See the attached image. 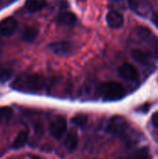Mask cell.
<instances>
[{
  "mask_svg": "<svg viewBox=\"0 0 158 159\" xmlns=\"http://www.w3.org/2000/svg\"><path fill=\"white\" fill-rule=\"evenodd\" d=\"M13 115L12 108L8 106H2L0 107V124L7 122Z\"/></svg>",
  "mask_w": 158,
  "mask_h": 159,
  "instance_id": "cell-19",
  "label": "cell"
},
{
  "mask_svg": "<svg viewBox=\"0 0 158 159\" xmlns=\"http://www.w3.org/2000/svg\"><path fill=\"white\" fill-rule=\"evenodd\" d=\"M151 121H152V124H153V126L158 129V111L157 112H156V113H155V114L152 116Z\"/></svg>",
  "mask_w": 158,
  "mask_h": 159,
  "instance_id": "cell-21",
  "label": "cell"
},
{
  "mask_svg": "<svg viewBox=\"0 0 158 159\" xmlns=\"http://www.w3.org/2000/svg\"><path fill=\"white\" fill-rule=\"evenodd\" d=\"M106 21L110 28L119 29L124 25V17L117 10H110L106 16Z\"/></svg>",
  "mask_w": 158,
  "mask_h": 159,
  "instance_id": "cell-10",
  "label": "cell"
},
{
  "mask_svg": "<svg viewBox=\"0 0 158 159\" xmlns=\"http://www.w3.org/2000/svg\"><path fill=\"white\" fill-rule=\"evenodd\" d=\"M77 145H78V136H77V133L75 131H70L66 135L65 140H64V146H65V148L68 151L73 152V151H74L77 148Z\"/></svg>",
  "mask_w": 158,
  "mask_h": 159,
  "instance_id": "cell-14",
  "label": "cell"
},
{
  "mask_svg": "<svg viewBox=\"0 0 158 159\" xmlns=\"http://www.w3.org/2000/svg\"><path fill=\"white\" fill-rule=\"evenodd\" d=\"M38 34V30L37 28L35 27H33V26H27L24 28L22 34H21V36H22V39L26 42H33L36 36Z\"/></svg>",
  "mask_w": 158,
  "mask_h": 159,
  "instance_id": "cell-16",
  "label": "cell"
},
{
  "mask_svg": "<svg viewBox=\"0 0 158 159\" xmlns=\"http://www.w3.org/2000/svg\"><path fill=\"white\" fill-rule=\"evenodd\" d=\"M119 75L128 81H137L139 79V72L131 63H123L118 69Z\"/></svg>",
  "mask_w": 158,
  "mask_h": 159,
  "instance_id": "cell-7",
  "label": "cell"
},
{
  "mask_svg": "<svg viewBox=\"0 0 158 159\" xmlns=\"http://www.w3.org/2000/svg\"><path fill=\"white\" fill-rule=\"evenodd\" d=\"M152 21H153V23L158 28V13H155L152 16Z\"/></svg>",
  "mask_w": 158,
  "mask_h": 159,
  "instance_id": "cell-22",
  "label": "cell"
},
{
  "mask_svg": "<svg viewBox=\"0 0 158 159\" xmlns=\"http://www.w3.org/2000/svg\"><path fill=\"white\" fill-rule=\"evenodd\" d=\"M46 79L37 74H21L11 83L10 87L16 91L22 93L37 94L46 89Z\"/></svg>",
  "mask_w": 158,
  "mask_h": 159,
  "instance_id": "cell-1",
  "label": "cell"
},
{
  "mask_svg": "<svg viewBox=\"0 0 158 159\" xmlns=\"http://www.w3.org/2000/svg\"><path fill=\"white\" fill-rule=\"evenodd\" d=\"M124 159H153L151 153L149 151L148 148L143 147L136 152H134L133 154L129 155V157H125Z\"/></svg>",
  "mask_w": 158,
  "mask_h": 159,
  "instance_id": "cell-17",
  "label": "cell"
},
{
  "mask_svg": "<svg viewBox=\"0 0 158 159\" xmlns=\"http://www.w3.org/2000/svg\"><path fill=\"white\" fill-rule=\"evenodd\" d=\"M98 92L101 98L106 102H115L123 99L126 95V90L122 84L116 81L103 82L99 86Z\"/></svg>",
  "mask_w": 158,
  "mask_h": 159,
  "instance_id": "cell-3",
  "label": "cell"
},
{
  "mask_svg": "<svg viewBox=\"0 0 158 159\" xmlns=\"http://www.w3.org/2000/svg\"><path fill=\"white\" fill-rule=\"evenodd\" d=\"M18 27V21L14 18H6L0 21V35L9 36L13 34Z\"/></svg>",
  "mask_w": 158,
  "mask_h": 159,
  "instance_id": "cell-9",
  "label": "cell"
},
{
  "mask_svg": "<svg viewBox=\"0 0 158 159\" xmlns=\"http://www.w3.org/2000/svg\"><path fill=\"white\" fill-rule=\"evenodd\" d=\"M8 2H10V3H12V2H14V1H17V0H7Z\"/></svg>",
  "mask_w": 158,
  "mask_h": 159,
  "instance_id": "cell-23",
  "label": "cell"
},
{
  "mask_svg": "<svg viewBox=\"0 0 158 159\" xmlns=\"http://www.w3.org/2000/svg\"><path fill=\"white\" fill-rule=\"evenodd\" d=\"M129 128L128 120L121 116H115L110 118L106 126V131L114 136H123Z\"/></svg>",
  "mask_w": 158,
  "mask_h": 159,
  "instance_id": "cell-4",
  "label": "cell"
},
{
  "mask_svg": "<svg viewBox=\"0 0 158 159\" xmlns=\"http://www.w3.org/2000/svg\"><path fill=\"white\" fill-rule=\"evenodd\" d=\"M50 50L56 55H69L74 51V45L68 41H58L49 45Z\"/></svg>",
  "mask_w": 158,
  "mask_h": 159,
  "instance_id": "cell-8",
  "label": "cell"
},
{
  "mask_svg": "<svg viewBox=\"0 0 158 159\" xmlns=\"http://www.w3.org/2000/svg\"><path fill=\"white\" fill-rule=\"evenodd\" d=\"M130 8L141 17H147L152 10L149 0H128Z\"/></svg>",
  "mask_w": 158,
  "mask_h": 159,
  "instance_id": "cell-6",
  "label": "cell"
},
{
  "mask_svg": "<svg viewBox=\"0 0 158 159\" xmlns=\"http://www.w3.org/2000/svg\"><path fill=\"white\" fill-rule=\"evenodd\" d=\"M47 5L46 0H26L24 4V7L28 12L34 13L40 11Z\"/></svg>",
  "mask_w": 158,
  "mask_h": 159,
  "instance_id": "cell-13",
  "label": "cell"
},
{
  "mask_svg": "<svg viewBox=\"0 0 158 159\" xmlns=\"http://www.w3.org/2000/svg\"><path fill=\"white\" fill-rule=\"evenodd\" d=\"M133 36L135 40H138L142 43V45L146 46L147 48L145 50L149 51L154 58L158 60V37L149 28L144 26L135 28Z\"/></svg>",
  "mask_w": 158,
  "mask_h": 159,
  "instance_id": "cell-2",
  "label": "cell"
},
{
  "mask_svg": "<svg viewBox=\"0 0 158 159\" xmlns=\"http://www.w3.org/2000/svg\"><path fill=\"white\" fill-rule=\"evenodd\" d=\"M73 124L79 128H84L88 123V116L86 115H76L72 118Z\"/></svg>",
  "mask_w": 158,
  "mask_h": 159,
  "instance_id": "cell-20",
  "label": "cell"
},
{
  "mask_svg": "<svg viewBox=\"0 0 158 159\" xmlns=\"http://www.w3.org/2000/svg\"><path fill=\"white\" fill-rule=\"evenodd\" d=\"M28 136H29V132L27 130H21L19 132V134L17 135V137L15 138V140L12 143V148L15 150L18 149H21L22 147H24V145L27 143L28 140Z\"/></svg>",
  "mask_w": 158,
  "mask_h": 159,
  "instance_id": "cell-15",
  "label": "cell"
},
{
  "mask_svg": "<svg viewBox=\"0 0 158 159\" xmlns=\"http://www.w3.org/2000/svg\"><path fill=\"white\" fill-rule=\"evenodd\" d=\"M13 75V71L10 67L0 63V82L4 83L7 81Z\"/></svg>",
  "mask_w": 158,
  "mask_h": 159,
  "instance_id": "cell-18",
  "label": "cell"
},
{
  "mask_svg": "<svg viewBox=\"0 0 158 159\" xmlns=\"http://www.w3.org/2000/svg\"><path fill=\"white\" fill-rule=\"evenodd\" d=\"M67 130V121L63 116H57L49 125V131L53 138L61 140Z\"/></svg>",
  "mask_w": 158,
  "mask_h": 159,
  "instance_id": "cell-5",
  "label": "cell"
},
{
  "mask_svg": "<svg viewBox=\"0 0 158 159\" xmlns=\"http://www.w3.org/2000/svg\"><path fill=\"white\" fill-rule=\"evenodd\" d=\"M131 55L136 61H138L142 64H144V65L150 64L152 59L154 58L153 55L149 51H147L145 49H142V48L133 49L131 52Z\"/></svg>",
  "mask_w": 158,
  "mask_h": 159,
  "instance_id": "cell-11",
  "label": "cell"
},
{
  "mask_svg": "<svg viewBox=\"0 0 158 159\" xmlns=\"http://www.w3.org/2000/svg\"><path fill=\"white\" fill-rule=\"evenodd\" d=\"M56 20H57L58 24H60V25L70 27V26H74L76 23L77 18L73 12L63 11V12H61L57 16Z\"/></svg>",
  "mask_w": 158,
  "mask_h": 159,
  "instance_id": "cell-12",
  "label": "cell"
}]
</instances>
